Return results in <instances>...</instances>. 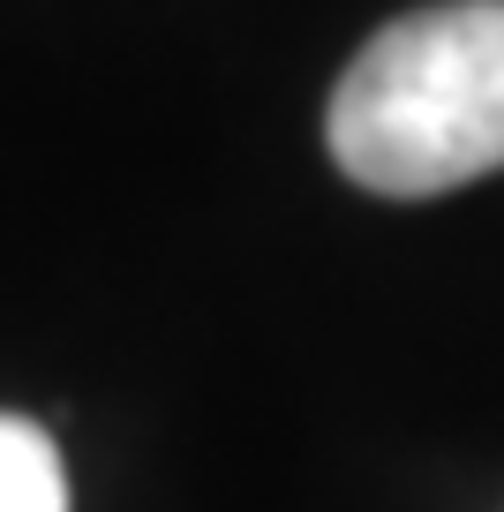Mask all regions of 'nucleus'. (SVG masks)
Returning a JSON list of instances; mask_svg holds the SVG:
<instances>
[{
	"mask_svg": "<svg viewBox=\"0 0 504 512\" xmlns=\"http://www.w3.org/2000/svg\"><path fill=\"white\" fill-rule=\"evenodd\" d=\"M339 174L369 196H444L504 166V0L384 23L324 113Z\"/></svg>",
	"mask_w": 504,
	"mask_h": 512,
	"instance_id": "1",
	"label": "nucleus"
},
{
	"mask_svg": "<svg viewBox=\"0 0 504 512\" xmlns=\"http://www.w3.org/2000/svg\"><path fill=\"white\" fill-rule=\"evenodd\" d=\"M0 512H68L61 452L23 415H0Z\"/></svg>",
	"mask_w": 504,
	"mask_h": 512,
	"instance_id": "2",
	"label": "nucleus"
}]
</instances>
